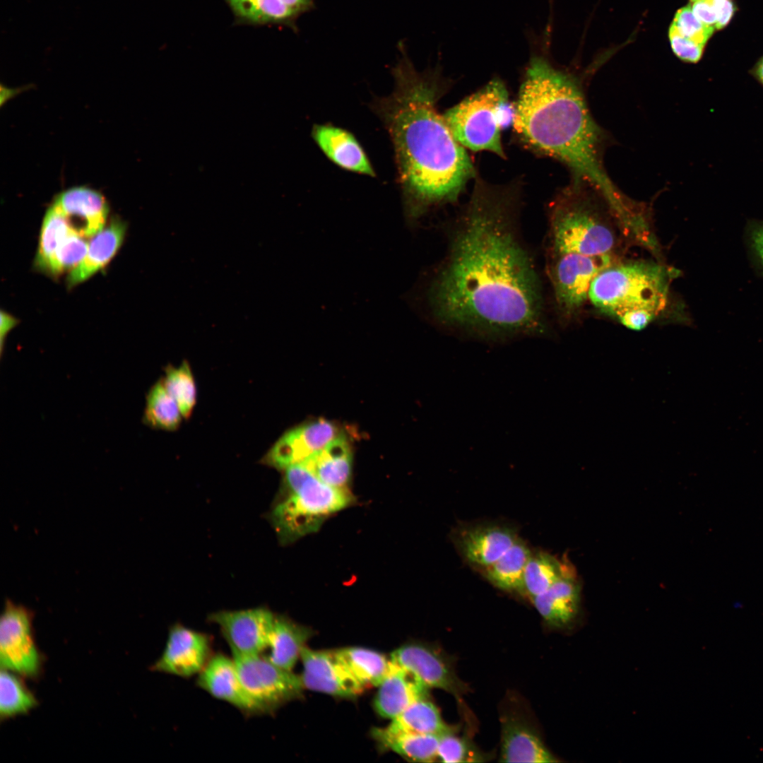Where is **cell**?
Wrapping results in <instances>:
<instances>
[{
    "label": "cell",
    "instance_id": "cell-1",
    "mask_svg": "<svg viewBox=\"0 0 763 763\" xmlns=\"http://www.w3.org/2000/svg\"><path fill=\"white\" fill-rule=\"evenodd\" d=\"M519 207L514 187L476 181L427 290L430 314L442 328L491 342L548 333L543 284L521 234Z\"/></svg>",
    "mask_w": 763,
    "mask_h": 763
},
{
    "label": "cell",
    "instance_id": "cell-2",
    "mask_svg": "<svg viewBox=\"0 0 763 763\" xmlns=\"http://www.w3.org/2000/svg\"><path fill=\"white\" fill-rule=\"evenodd\" d=\"M393 69L395 88L377 103L391 138L408 210L419 218L455 202L474 175L465 148L437 110L436 71L418 72L402 49Z\"/></svg>",
    "mask_w": 763,
    "mask_h": 763
},
{
    "label": "cell",
    "instance_id": "cell-3",
    "mask_svg": "<svg viewBox=\"0 0 763 763\" xmlns=\"http://www.w3.org/2000/svg\"><path fill=\"white\" fill-rule=\"evenodd\" d=\"M530 45L532 52L514 104L515 132L527 146L566 165L576 179L593 187L613 209L620 208L627 198L605 172L604 134L583 91L576 79Z\"/></svg>",
    "mask_w": 763,
    "mask_h": 763
},
{
    "label": "cell",
    "instance_id": "cell-4",
    "mask_svg": "<svg viewBox=\"0 0 763 763\" xmlns=\"http://www.w3.org/2000/svg\"><path fill=\"white\" fill-rule=\"evenodd\" d=\"M599 194L587 182L576 179L554 199L548 212L545 254L616 255V217L608 215Z\"/></svg>",
    "mask_w": 763,
    "mask_h": 763
},
{
    "label": "cell",
    "instance_id": "cell-5",
    "mask_svg": "<svg viewBox=\"0 0 763 763\" xmlns=\"http://www.w3.org/2000/svg\"><path fill=\"white\" fill-rule=\"evenodd\" d=\"M675 271L654 261H616L593 280L588 299L615 319L639 311L657 317L666 308Z\"/></svg>",
    "mask_w": 763,
    "mask_h": 763
},
{
    "label": "cell",
    "instance_id": "cell-6",
    "mask_svg": "<svg viewBox=\"0 0 763 763\" xmlns=\"http://www.w3.org/2000/svg\"><path fill=\"white\" fill-rule=\"evenodd\" d=\"M284 471L283 493L271 514L272 524L283 543L316 531L326 517L351 502L345 489L325 483L302 464Z\"/></svg>",
    "mask_w": 763,
    "mask_h": 763
},
{
    "label": "cell",
    "instance_id": "cell-7",
    "mask_svg": "<svg viewBox=\"0 0 763 763\" xmlns=\"http://www.w3.org/2000/svg\"><path fill=\"white\" fill-rule=\"evenodd\" d=\"M515 107L503 81L495 78L443 114L456 141L473 151L504 157L501 132L513 124Z\"/></svg>",
    "mask_w": 763,
    "mask_h": 763
},
{
    "label": "cell",
    "instance_id": "cell-8",
    "mask_svg": "<svg viewBox=\"0 0 763 763\" xmlns=\"http://www.w3.org/2000/svg\"><path fill=\"white\" fill-rule=\"evenodd\" d=\"M616 261V255L545 254L546 274L557 315L562 322L576 315L588 299L594 278Z\"/></svg>",
    "mask_w": 763,
    "mask_h": 763
},
{
    "label": "cell",
    "instance_id": "cell-9",
    "mask_svg": "<svg viewBox=\"0 0 763 763\" xmlns=\"http://www.w3.org/2000/svg\"><path fill=\"white\" fill-rule=\"evenodd\" d=\"M242 685L261 714H271L300 699V675L273 663L264 655H232Z\"/></svg>",
    "mask_w": 763,
    "mask_h": 763
},
{
    "label": "cell",
    "instance_id": "cell-10",
    "mask_svg": "<svg viewBox=\"0 0 763 763\" xmlns=\"http://www.w3.org/2000/svg\"><path fill=\"white\" fill-rule=\"evenodd\" d=\"M33 613L6 599L0 619V663L6 669L29 678L42 669V656L35 641Z\"/></svg>",
    "mask_w": 763,
    "mask_h": 763
},
{
    "label": "cell",
    "instance_id": "cell-11",
    "mask_svg": "<svg viewBox=\"0 0 763 763\" xmlns=\"http://www.w3.org/2000/svg\"><path fill=\"white\" fill-rule=\"evenodd\" d=\"M275 614L264 607L211 613L208 621L217 625L232 655H258L266 651Z\"/></svg>",
    "mask_w": 763,
    "mask_h": 763
},
{
    "label": "cell",
    "instance_id": "cell-12",
    "mask_svg": "<svg viewBox=\"0 0 763 763\" xmlns=\"http://www.w3.org/2000/svg\"><path fill=\"white\" fill-rule=\"evenodd\" d=\"M390 659L428 689L442 690L454 695L465 690L452 662L432 645L419 641L405 644L391 653Z\"/></svg>",
    "mask_w": 763,
    "mask_h": 763
},
{
    "label": "cell",
    "instance_id": "cell-13",
    "mask_svg": "<svg viewBox=\"0 0 763 763\" xmlns=\"http://www.w3.org/2000/svg\"><path fill=\"white\" fill-rule=\"evenodd\" d=\"M212 656V641L209 635L181 624H175L169 629L162 654L151 669L189 678L199 675Z\"/></svg>",
    "mask_w": 763,
    "mask_h": 763
},
{
    "label": "cell",
    "instance_id": "cell-14",
    "mask_svg": "<svg viewBox=\"0 0 763 763\" xmlns=\"http://www.w3.org/2000/svg\"><path fill=\"white\" fill-rule=\"evenodd\" d=\"M300 675L304 689L337 697L352 699L365 688L350 674L335 650H315L307 646L300 655Z\"/></svg>",
    "mask_w": 763,
    "mask_h": 763
},
{
    "label": "cell",
    "instance_id": "cell-15",
    "mask_svg": "<svg viewBox=\"0 0 763 763\" xmlns=\"http://www.w3.org/2000/svg\"><path fill=\"white\" fill-rule=\"evenodd\" d=\"M339 435L335 424L319 419L299 425L281 436L263 458L277 469L304 463Z\"/></svg>",
    "mask_w": 763,
    "mask_h": 763
},
{
    "label": "cell",
    "instance_id": "cell-16",
    "mask_svg": "<svg viewBox=\"0 0 763 763\" xmlns=\"http://www.w3.org/2000/svg\"><path fill=\"white\" fill-rule=\"evenodd\" d=\"M518 538L514 528L497 523L462 525L452 533V541L459 554L480 569L496 562Z\"/></svg>",
    "mask_w": 763,
    "mask_h": 763
},
{
    "label": "cell",
    "instance_id": "cell-17",
    "mask_svg": "<svg viewBox=\"0 0 763 763\" xmlns=\"http://www.w3.org/2000/svg\"><path fill=\"white\" fill-rule=\"evenodd\" d=\"M53 203L65 216L71 230L85 238L93 237L105 226L109 205L99 191L81 186L57 195Z\"/></svg>",
    "mask_w": 763,
    "mask_h": 763
},
{
    "label": "cell",
    "instance_id": "cell-18",
    "mask_svg": "<svg viewBox=\"0 0 763 763\" xmlns=\"http://www.w3.org/2000/svg\"><path fill=\"white\" fill-rule=\"evenodd\" d=\"M196 684L212 697L231 704L245 715H261L242 685L232 657L222 653L213 654L198 675Z\"/></svg>",
    "mask_w": 763,
    "mask_h": 763
},
{
    "label": "cell",
    "instance_id": "cell-19",
    "mask_svg": "<svg viewBox=\"0 0 763 763\" xmlns=\"http://www.w3.org/2000/svg\"><path fill=\"white\" fill-rule=\"evenodd\" d=\"M581 584L571 570L543 593L531 599L544 622L550 627L572 628L581 612Z\"/></svg>",
    "mask_w": 763,
    "mask_h": 763
},
{
    "label": "cell",
    "instance_id": "cell-20",
    "mask_svg": "<svg viewBox=\"0 0 763 763\" xmlns=\"http://www.w3.org/2000/svg\"><path fill=\"white\" fill-rule=\"evenodd\" d=\"M235 23L296 28L297 18L314 7V0H225Z\"/></svg>",
    "mask_w": 763,
    "mask_h": 763
},
{
    "label": "cell",
    "instance_id": "cell-21",
    "mask_svg": "<svg viewBox=\"0 0 763 763\" xmlns=\"http://www.w3.org/2000/svg\"><path fill=\"white\" fill-rule=\"evenodd\" d=\"M427 690L410 673L391 661L374 699V710L381 717L391 720L418 699L427 697Z\"/></svg>",
    "mask_w": 763,
    "mask_h": 763
},
{
    "label": "cell",
    "instance_id": "cell-22",
    "mask_svg": "<svg viewBox=\"0 0 763 763\" xmlns=\"http://www.w3.org/2000/svg\"><path fill=\"white\" fill-rule=\"evenodd\" d=\"M312 137L326 156L340 167L374 177L375 172L364 150L349 131L331 124L314 126Z\"/></svg>",
    "mask_w": 763,
    "mask_h": 763
},
{
    "label": "cell",
    "instance_id": "cell-23",
    "mask_svg": "<svg viewBox=\"0 0 763 763\" xmlns=\"http://www.w3.org/2000/svg\"><path fill=\"white\" fill-rule=\"evenodd\" d=\"M499 761L504 762H557L536 731L519 718L502 722Z\"/></svg>",
    "mask_w": 763,
    "mask_h": 763
},
{
    "label": "cell",
    "instance_id": "cell-24",
    "mask_svg": "<svg viewBox=\"0 0 763 763\" xmlns=\"http://www.w3.org/2000/svg\"><path fill=\"white\" fill-rule=\"evenodd\" d=\"M126 230V223L115 218L94 235L85 258L70 271L67 278L69 286L73 287L86 280L103 268L122 246Z\"/></svg>",
    "mask_w": 763,
    "mask_h": 763
},
{
    "label": "cell",
    "instance_id": "cell-25",
    "mask_svg": "<svg viewBox=\"0 0 763 763\" xmlns=\"http://www.w3.org/2000/svg\"><path fill=\"white\" fill-rule=\"evenodd\" d=\"M313 634L310 628L276 615L266 649L268 653L262 655L278 666L292 670Z\"/></svg>",
    "mask_w": 763,
    "mask_h": 763
},
{
    "label": "cell",
    "instance_id": "cell-26",
    "mask_svg": "<svg viewBox=\"0 0 763 763\" xmlns=\"http://www.w3.org/2000/svg\"><path fill=\"white\" fill-rule=\"evenodd\" d=\"M353 456L349 442L338 435L324 449L300 463L325 483L345 489L352 473Z\"/></svg>",
    "mask_w": 763,
    "mask_h": 763
},
{
    "label": "cell",
    "instance_id": "cell-27",
    "mask_svg": "<svg viewBox=\"0 0 763 763\" xmlns=\"http://www.w3.org/2000/svg\"><path fill=\"white\" fill-rule=\"evenodd\" d=\"M372 735L383 748L408 760L432 762L437 759L439 735L396 732L386 727L373 728Z\"/></svg>",
    "mask_w": 763,
    "mask_h": 763
},
{
    "label": "cell",
    "instance_id": "cell-28",
    "mask_svg": "<svg viewBox=\"0 0 763 763\" xmlns=\"http://www.w3.org/2000/svg\"><path fill=\"white\" fill-rule=\"evenodd\" d=\"M386 728L396 732L442 735L455 731L444 722L438 707L429 699L420 698L391 720Z\"/></svg>",
    "mask_w": 763,
    "mask_h": 763
},
{
    "label": "cell",
    "instance_id": "cell-29",
    "mask_svg": "<svg viewBox=\"0 0 763 763\" xmlns=\"http://www.w3.org/2000/svg\"><path fill=\"white\" fill-rule=\"evenodd\" d=\"M531 552L519 538L496 562L480 570L495 587L506 591L522 593L524 572Z\"/></svg>",
    "mask_w": 763,
    "mask_h": 763
},
{
    "label": "cell",
    "instance_id": "cell-30",
    "mask_svg": "<svg viewBox=\"0 0 763 763\" xmlns=\"http://www.w3.org/2000/svg\"><path fill=\"white\" fill-rule=\"evenodd\" d=\"M335 652L350 674L366 689L378 687L388 673L390 658L369 649L348 646Z\"/></svg>",
    "mask_w": 763,
    "mask_h": 763
},
{
    "label": "cell",
    "instance_id": "cell-31",
    "mask_svg": "<svg viewBox=\"0 0 763 763\" xmlns=\"http://www.w3.org/2000/svg\"><path fill=\"white\" fill-rule=\"evenodd\" d=\"M572 569L566 561L548 552H532L524 569L521 593L531 600Z\"/></svg>",
    "mask_w": 763,
    "mask_h": 763
},
{
    "label": "cell",
    "instance_id": "cell-32",
    "mask_svg": "<svg viewBox=\"0 0 763 763\" xmlns=\"http://www.w3.org/2000/svg\"><path fill=\"white\" fill-rule=\"evenodd\" d=\"M182 418L177 401L158 381L147 394L143 422L154 429L172 431L179 427Z\"/></svg>",
    "mask_w": 763,
    "mask_h": 763
},
{
    "label": "cell",
    "instance_id": "cell-33",
    "mask_svg": "<svg viewBox=\"0 0 763 763\" xmlns=\"http://www.w3.org/2000/svg\"><path fill=\"white\" fill-rule=\"evenodd\" d=\"M74 232L61 211L52 203L47 210L39 239L35 266L40 271L48 272L53 256L63 240Z\"/></svg>",
    "mask_w": 763,
    "mask_h": 763
},
{
    "label": "cell",
    "instance_id": "cell-34",
    "mask_svg": "<svg viewBox=\"0 0 763 763\" xmlns=\"http://www.w3.org/2000/svg\"><path fill=\"white\" fill-rule=\"evenodd\" d=\"M17 673L2 669L0 674V717L8 719L25 714L37 700Z\"/></svg>",
    "mask_w": 763,
    "mask_h": 763
},
{
    "label": "cell",
    "instance_id": "cell-35",
    "mask_svg": "<svg viewBox=\"0 0 763 763\" xmlns=\"http://www.w3.org/2000/svg\"><path fill=\"white\" fill-rule=\"evenodd\" d=\"M160 380L178 403L184 418H189L196 403L197 389L189 362L184 361L177 367L169 365Z\"/></svg>",
    "mask_w": 763,
    "mask_h": 763
},
{
    "label": "cell",
    "instance_id": "cell-36",
    "mask_svg": "<svg viewBox=\"0 0 763 763\" xmlns=\"http://www.w3.org/2000/svg\"><path fill=\"white\" fill-rule=\"evenodd\" d=\"M455 731L439 736L437 758L443 762H480L487 760L486 755L480 752L468 739L454 733Z\"/></svg>",
    "mask_w": 763,
    "mask_h": 763
},
{
    "label": "cell",
    "instance_id": "cell-37",
    "mask_svg": "<svg viewBox=\"0 0 763 763\" xmlns=\"http://www.w3.org/2000/svg\"><path fill=\"white\" fill-rule=\"evenodd\" d=\"M88 245L87 238L75 232L71 233L57 249L47 273L58 276L66 271L73 270L85 258Z\"/></svg>",
    "mask_w": 763,
    "mask_h": 763
},
{
    "label": "cell",
    "instance_id": "cell-38",
    "mask_svg": "<svg viewBox=\"0 0 763 763\" xmlns=\"http://www.w3.org/2000/svg\"><path fill=\"white\" fill-rule=\"evenodd\" d=\"M671 25L685 38L703 46L714 31L695 16L689 5L677 11Z\"/></svg>",
    "mask_w": 763,
    "mask_h": 763
},
{
    "label": "cell",
    "instance_id": "cell-39",
    "mask_svg": "<svg viewBox=\"0 0 763 763\" xmlns=\"http://www.w3.org/2000/svg\"><path fill=\"white\" fill-rule=\"evenodd\" d=\"M668 37L673 53L682 61L696 63L701 59L704 46L699 45L681 35L670 25Z\"/></svg>",
    "mask_w": 763,
    "mask_h": 763
},
{
    "label": "cell",
    "instance_id": "cell-40",
    "mask_svg": "<svg viewBox=\"0 0 763 763\" xmlns=\"http://www.w3.org/2000/svg\"><path fill=\"white\" fill-rule=\"evenodd\" d=\"M689 6L700 21L716 29L717 13L713 0H690Z\"/></svg>",
    "mask_w": 763,
    "mask_h": 763
},
{
    "label": "cell",
    "instance_id": "cell-41",
    "mask_svg": "<svg viewBox=\"0 0 763 763\" xmlns=\"http://www.w3.org/2000/svg\"><path fill=\"white\" fill-rule=\"evenodd\" d=\"M749 240L756 259L763 268V222L755 223L750 227Z\"/></svg>",
    "mask_w": 763,
    "mask_h": 763
},
{
    "label": "cell",
    "instance_id": "cell-42",
    "mask_svg": "<svg viewBox=\"0 0 763 763\" xmlns=\"http://www.w3.org/2000/svg\"><path fill=\"white\" fill-rule=\"evenodd\" d=\"M717 12L716 29L724 28L731 20L734 13L733 0H713Z\"/></svg>",
    "mask_w": 763,
    "mask_h": 763
},
{
    "label": "cell",
    "instance_id": "cell-43",
    "mask_svg": "<svg viewBox=\"0 0 763 763\" xmlns=\"http://www.w3.org/2000/svg\"><path fill=\"white\" fill-rule=\"evenodd\" d=\"M18 324V320L11 314L4 311L1 312V355L4 350V341L8 333Z\"/></svg>",
    "mask_w": 763,
    "mask_h": 763
},
{
    "label": "cell",
    "instance_id": "cell-44",
    "mask_svg": "<svg viewBox=\"0 0 763 763\" xmlns=\"http://www.w3.org/2000/svg\"><path fill=\"white\" fill-rule=\"evenodd\" d=\"M755 74L758 81L763 85V57L757 64L755 69Z\"/></svg>",
    "mask_w": 763,
    "mask_h": 763
}]
</instances>
